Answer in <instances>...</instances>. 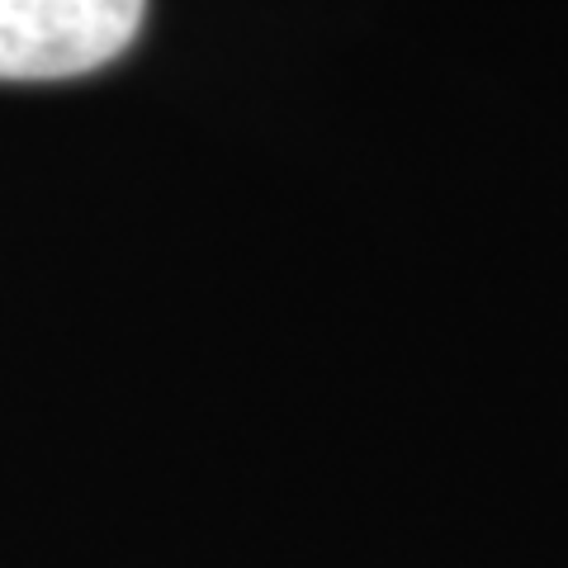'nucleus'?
<instances>
[{"instance_id":"f257e3e1","label":"nucleus","mask_w":568,"mask_h":568,"mask_svg":"<svg viewBox=\"0 0 568 568\" xmlns=\"http://www.w3.org/2000/svg\"><path fill=\"white\" fill-rule=\"evenodd\" d=\"M148 0H0V81H67L138 39Z\"/></svg>"}]
</instances>
